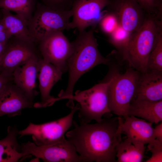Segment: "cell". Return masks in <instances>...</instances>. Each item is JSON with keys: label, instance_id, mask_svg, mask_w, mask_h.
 Listing matches in <instances>:
<instances>
[{"label": "cell", "instance_id": "7a4b0ae2", "mask_svg": "<svg viewBox=\"0 0 162 162\" xmlns=\"http://www.w3.org/2000/svg\"><path fill=\"white\" fill-rule=\"evenodd\" d=\"M88 31L79 32L75 39L71 42L72 51L67 61L68 79L67 87L62 91L58 96L62 100L68 99L67 105L74 104L72 100L74 86L79 78L95 66L107 64L109 59L100 53L94 35L95 27Z\"/></svg>", "mask_w": 162, "mask_h": 162}, {"label": "cell", "instance_id": "2e32d148", "mask_svg": "<svg viewBox=\"0 0 162 162\" xmlns=\"http://www.w3.org/2000/svg\"><path fill=\"white\" fill-rule=\"evenodd\" d=\"M39 58L38 56L31 58L17 68L12 74L14 83L32 100L36 94L35 88Z\"/></svg>", "mask_w": 162, "mask_h": 162}, {"label": "cell", "instance_id": "d4e9b609", "mask_svg": "<svg viewBox=\"0 0 162 162\" xmlns=\"http://www.w3.org/2000/svg\"><path fill=\"white\" fill-rule=\"evenodd\" d=\"M146 15L162 19V0H136Z\"/></svg>", "mask_w": 162, "mask_h": 162}, {"label": "cell", "instance_id": "484cf974", "mask_svg": "<svg viewBox=\"0 0 162 162\" xmlns=\"http://www.w3.org/2000/svg\"><path fill=\"white\" fill-rule=\"evenodd\" d=\"M106 10V13L98 24L101 31L109 36L118 26L119 24L114 14L107 10Z\"/></svg>", "mask_w": 162, "mask_h": 162}, {"label": "cell", "instance_id": "f1b7e54d", "mask_svg": "<svg viewBox=\"0 0 162 162\" xmlns=\"http://www.w3.org/2000/svg\"><path fill=\"white\" fill-rule=\"evenodd\" d=\"M11 37L5 28L2 18L0 19V42H7Z\"/></svg>", "mask_w": 162, "mask_h": 162}, {"label": "cell", "instance_id": "ba28073f", "mask_svg": "<svg viewBox=\"0 0 162 162\" xmlns=\"http://www.w3.org/2000/svg\"><path fill=\"white\" fill-rule=\"evenodd\" d=\"M29 38L12 36L7 41L0 61V74L12 76L14 70L31 58L38 56Z\"/></svg>", "mask_w": 162, "mask_h": 162}, {"label": "cell", "instance_id": "7402d4cb", "mask_svg": "<svg viewBox=\"0 0 162 162\" xmlns=\"http://www.w3.org/2000/svg\"><path fill=\"white\" fill-rule=\"evenodd\" d=\"M36 4L35 0H0V8L14 12L28 21L32 17Z\"/></svg>", "mask_w": 162, "mask_h": 162}, {"label": "cell", "instance_id": "277c9868", "mask_svg": "<svg viewBox=\"0 0 162 162\" xmlns=\"http://www.w3.org/2000/svg\"><path fill=\"white\" fill-rule=\"evenodd\" d=\"M140 72L131 68L124 73H113L109 78L108 106L111 111L124 118L128 116L130 104L134 99Z\"/></svg>", "mask_w": 162, "mask_h": 162}, {"label": "cell", "instance_id": "4316f807", "mask_svg": "<svg viewBox=\"0 0 162 162\" xmlns=\"http://www.w3.org/2000/svg\"><path fill=\"white\" fill-rule=\"evenodd\" d=\"M148 148L151 152V157L146 162H162V141L154 139L148 144Z\"/></svg>", "mask_w": 162, "mask_h": 162}, {"label": "cell", "instance_id": "ffe728a7", "mask_svg": "<svg viewBox=\"0 0 162 162\" xmlns=\"http://www.w3.org/2000/svg\"><path fill=\"white\" fill-rule=\"evenodd\" d=\"M117 162H141L144 156V145L134 144L128 138L122 140L116 148Z\"/></svg>", "mask_w": 162, "mask_h": 162}, {"label": "cell", "instance_id": "603a6c76", "mask_svg": "<svg viewBox=\"0 0 162 162\" xmlns=\"http://www.w3.org/2000/svg\"><path fill=\"white\" fill-rule=\"evenodd\" d=\"M131 34L119 25L108 36V41L116 49L122 56L127 46Z\"/></svg>", "mask_w": 162, "mask_h": 162}, {"label": "cell", "instance_id": "d6986e66", "mask_svg": "<svg viewBox=\"0 0 162 162\" xmlns=\"http://www.w3.org/2000/svg\"><path fill=\"white\" fill-rule=\"evenodd\" d=\"M8 134L0 140V162H16L20 159L31 155L20 152L21 146L17 143L16 137L19 131L16 126H9Z\"/></svg>", "mask_w": 162, "mask_h": 162}, {"label": "cell", "instance_id": "f546056e", "mask_svg": "<svg viewBox=\"0 0 162 162\" xmlns=\"http://www.w3.org/2000/svg\"><path fill=\"white\" fill-rule=\"evenodd\" d=\"M153 136L154 139L162 141V122L157 125L153 129Z\"/></svg>", "mask_w": 162, "mask_h": 162}, {"label": "cell", "instance_id": "8fae6325", "mask_svg": "<svg viewBox=\"0 0 162 162\" xmlns=\"http://www.w3.org/2000/svg\"><path fill=\"white\" fill-rule=\"evenodd\" d=\"M110 0H74L71 10L72 20L70 29L76 28L79 32L85 30L89 27H96L105 14L103 10Z\"/></svg>", "mask_w": 162, "mask_h": 162}, {"label": "cell", "instance_id": "9a60e30c", "mask_svg": "<svg viewBox=\"0 0 162 162\" xmlns=\"http://www.w3.org/2000/svg\"><path fill=\"white\" fill-rule=\"evenodd\" d=\"M140 73L134 99L156 101L162 100V71Z\"/></svg>", "mask_w": 162, "mask_h": 162}, {"label": "cell", "instance_id": "5bb4252c", "mask_svg": "<svg viewBox=\"0 0 162 162\" xmlns=\"http://www.w3.org/2000/svg\"><path fill=\"white\" fill-rule=\"evenodd\" d=\"M63 74L53 65L45 61L42 58L39 57L37 76L41 101L35 104L34 107H45L60 100L59 98H55L51 96L50 92L54 85L61 79Z\"/></svg>", "mask_w": 162, "mask_h": 162}, {"label": "cell", "instance_id": "5b68a950", "mask_svg": "<svg viewBox=\"0 0 162 162\" xmlns=\"http://www.w3.org/2000/svg\"><path fill=\"white\" fill-rule=\"evenodd\" d=\"M110 81H102L90 88L77 90L72 100L79 104L80 123L88 124L92 120L99 122L103 116L110 113L108 106V90Z\"/></svg>", "mask_w": 162, "mask_h": 162}, {"label": "cell", "instance_id": "52a82bcc", "mask_svg": "<svg viewBox=\"0 0 162 162\" xmlns=\"http://www.w3.org/2000/svg\"><path fill=\"white\" fill-rule=\"evenodd\" d=\"M78 104L71 108L67 115L60 118L40 124L30 122L25 129L19 131L20 137L26 135L32 136L33 142L38 146H44L58 142L65 138L64 135L73 123V117L78 111Z\"/></svg>", "mask_w": 162, "mask_h": 162}, {"label": "cell", "instance_id": "1f68e13d", "mask_svg": "<svg viewBox=\"0 0 162 162\" xmlns=\"http://www.w3.org/2000/svg\"><path fill=\"white\" fill-rule=\"evenodd\" d=\"M7 42H0V61Z\"/></svg>", "mask_w": 162, "mask_h": 162}, {"label": "cell", "instance_id": "ac0fdd59", "mask_svg": "<svg viewBox=\"0 0 162 162\" xmlns=\"http://www.w3.org/2000/svg\"><path fill=\"white\" fill-rule=\"evenodd\" d=\"M128 116L140 117L157 124L162 121V100L151 101L134 99L130 104Z\"/></svg>", "mask_w": 162, "mask_h": 162}, {"label": "cell", "instance_id": "d6a6232c", "mask_svg": "<svg viewBox=\"0 0 162 162\" xmlns=\"http://www.w3.org/2000/svg\"><path fill=\"white\" fill-rule=\"evenodd\" d=\"M2 13L1 11V10H0V19H2Z\"/></svg>", "mask_w": 162, "mask_h": 162}, {"label": "cell", "instance_id": "3957f363", "mask_svg": "<svg viewBox=\"0 0 162 162\" xmlns=\"http://www.w3.org/2000/svg\"><path fill=\"white\" fill-rule=\"evenodd\" d=\"M161 32L162 20L146 15L141 27L131 34L122 61L140 73L147 72L149 54Z\"/></svg>", "mask_w": 162, "mask_h": 162}, {"label": "cell", "instance_id": "4fadbf2b", "mask_svg": "<svg viewBox=\"0 0 162 162\" xmlns=\"http://www.w3.org/2000/svg\"><path fill=\"white\" fill-rule=\"evenodd\" d=\"M34 105L33 100L11 80L0 94V117L20 115L22 109L32 108Z\"/></svg>", "mask_w": 162, "mask_h": 162}, {"label": "cell", "instance_id": "cb8c5ba5", "mask_svg": "<svg viewBox=\"0 0 162 162\" xmlns=\"http://www.w3.org/2000/svg\"><path fill=\"white\" fill-rule=\"evenodd\" d=\"M151 70L162 71V32L159 34L148 58L147 71Z\"/></svg>", "mask_w": 162, "mask_h": 162}, {"label": "cell", "instance_id": "44dd1931", "mask_svg": "<svg viewBox=\"0 0 162 162\" xmlns=\"http://www.w3.org/2000/svg\"><path fill=\"white\" fill-rule=\"evenodd\" d=\"M1 11L2 15V21L11 36L30 38L28 28V21L24 17L18 14H13L10 11L6 9H1Z\"/></svg>", "mask_w": 162, "mask_h": 162}, {"label": "cell", "instance_id": "e0dca14e", "mask_svg": "<svg viewBox=\"0 0 162 162\" xmlns=\"http://www.w3.org/2000/svg\"><path fill=\"white\" fill-rule=\"evenodd\" d=\"M124 119L122 118L121 121L122 133L133 144L144 145L154 139L152 123L133 116H128Z\"/></svg>", "mask_w": 162, "mask_h": 162}, {"label": "cell", "instance_id": "6da1fadb", "mask_svg": "<svg viewBox=\"0 0 162 162\" xmlns=\"http://www.w3.org/2000/svg\"><path fill=\"white\" fill-rule=\"evenodd\" d=\"M120 117L103 118L93 124H77L65 134L81 162H116V148L122 140Z\"/></svg>", "mask_w": 162, "mask_h": 162}, {"label": "cell", "instance_id": "7c38bea8", "mask_svg": "<svg viewBox=\"0 0 162 162\" xmlns=\"http://www.w3.org/2000/svg\"><path fill=\"white\" fill-rule=\"evenodd\" d=\"M106 8L116 16L119 25L131 33L141 27L147 15L136 0H110Z\"/></svg>", "mask_w": 162, "mask_h": 162}, {"label": "cell", "instance_id": "8992f818", "mask_svg": "<svg viewBox=\"0 0 162 162\" xmlns=\"http://www.w3.org/2000/svg\"><path fill=\"white\" fill-rule=\"evenodd\" d=\"M71 9L65 11L50 8L40 3H37L31 19L28 21L29 37L35 44L50 32H62L70 29Z\"/></svg>", "mask_w": 162, "mask_h": 162}, {"label": "cell", "instance_id": "4dcf8cb0", "mask_svg": "<svg viewBox=\"0 0 162 162\" xmlns=\"http://www.w3.org/2000/svg\"><path fill=\"white\" fill-rule=\"evenodd\" d=\"M12 80V76H6L0 74V94L7 83Z\"/></svg>", "mask_w": 162, "mask_h": 162}, {"label": "cell", "instance_id": "9c48e42d", "mask_svg": "<svg viewBox=\"0 0 162 162\" xmlns=\"http://www.w3.org/2000/svg\"><path fill=\"white\" fill-rule=\"evenodd\" d=\"M38 44L45 61L53 65L63 73L68 70L67 61L72 52V47L62 32H49Z\"/></svg>", "mask_w": 162, "mask_h": 162}, {"label": "cell", "instance_id": "83f0119b", "mask_svg": "<svg viewBox=\"0 0 162 162\" xmlns=\"http://www.w3.org/2000/svg\"><path fill=\"white\" fill-rule=\"evenodd\" d=\"M41 4L52 9L65 11L71 9L74 0H40Z\"/></svg>", "mask_w": 162, "mask_h": 162}, {"label": "cell", "instance_id": "30bf717a", "mask_svg": "<svg viewBox=\"0 0 162 162\" xmlns=\"http://www.w3.org/2000/svg\"><path fill=\"white\" fill-rule=\"evenodd\" d=\"M21 152L47 162H81L74 145L67 139L48 145L38 146L28 141L22 143Z\"/></svg>", "mask_w": 162, "mask_h": 162}]
</instances>
